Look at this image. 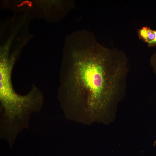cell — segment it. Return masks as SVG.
<instances>
[{"mask_svg":"<svg viewBox=\"0 0 156 156\" xmlns=\"http://www.w3.org/2000/svg\"><path fill=\"white\" fill-rule=\"evenodd\" d=\"M153 71L156 75V60L155 61L153 66Z\"/></svg>","mask_w":156,"mask_h":156,"instance_id":"cell-4","label":"cell"},{"mask_svg":"<svg viewBox=\"0 0 156 156\" xmlns=\"http://www.w3.org/2000/svg\"><path fill=\"white\" fill-rule=\"evenodd\" d=\"M138 34L139 38L149 45L156 44V30L143 27L138 30Z\"/></svg>","mask_w":156,"mask_h":156,"instance_id":"cell-3","label":"cell"},{"mask_svg":"<svg viewBox=\"0 0 156 156\" xmlns=\"http://www.w3.org/2000/svg\"><path fill=\"white\" fill-rule=\"evenodd\" d=\"M156 144V139L155 140L154 142V143H153V146H155V144Z\"/></svg>","mask_w":156,"mask_h":156,"instance_id":"cell-5","label":"cell"},{"mask_svg":"<svg viewBox=\"0 0 156 156\" xmlns=\"http://www.w3.org/2000/svg\"><path fill=\"white\" fill-rule=\"evenodd\" d=\"M67 43L58 96L65 116L83 122L109 123L126 92V55L102 46L93 35L78 36Z\"/></svg>","mask_w":156,"mask_h":156,"instance_id":"cell-1","label":"cell"},{"mask_svg":"<svg viewBox=\"0 0 156 156\" xmlns=\"http://www.w3.org/2000/svg\"><path fill=\"white\" fill-rule=\"evenodd\" d=\"M13 59H9L7 53L1 55L0 65V123L9 128L26 125L34 112L40 111L43 97L39 90L33 87L25 95L14 90L12 81Z\"/></svg>","mask_w":156,"mask_h":156,"instance_id":"cell-2","label":"cell"}]
</instances>
